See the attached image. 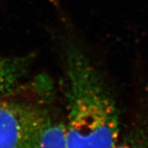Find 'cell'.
<instances>
[{
    "label": "cell",
    "mask_w": 148,
    "mask_h": 148,
    "mask_svg": "<svg viewBox=\"0 0 148 148\" xmlns=\"http://www.w3.org/2000/svg\"><path fill=\"white\" fill-rule=\"evenodd\" d=\"M68 148H114L119 110L104 69L77 43L65 49Z\"/></svg>",
    "instance_id": "1"
},
{
    "label": "cell",
    "mask_w": 148,
    "mask_h": 148,
    "mask_svg": "<svg viewBox=\"0 0 148 148\" xmlns=\"http://www.w3.org/2000/svg\"><path fill=\"white\" fill-rule=\"evenodd\" d=\"M114 148H136L134 147H132L131 145H127V144H120V145H118L117 144L116 146Z\"/></svg>",
    "instance_id": "5"
},
{
    "label": "cell",
    "mask_w": 148,
    "mask_h": 148,
    "mask_svg": "<svg viewBox=\"0 0 148 148\" xmlns=\"http://www.w3.org/2000/svg\"><path fill=\"white\" fill-rule=\"evenodd\" d=\"M32 62V55L0 54V98L9 97L21 88L29 75Z\"/></svg>",
    "instance_id": "3"
},
{
    "label": "cell",
    "mask_w": 148,
    "mask_h": 148,
    "mask_svg": "<svg viewBox=\"0 0 148 148\" xmlns=\"http://www.w3.org/2000/svg\"><path fill=\"white\" fill-rule=\"evenodd\" d=\"M51 119L39 104L0 98V148H40Z\"/></svg>",
    "instance_id": "2"
},
{
    "label": "cell",
    "mask_w": 148,
    "mask_h": 148,
    "mask_svg": "<svg viewBox=\"0 0 148 148\" xmlns=\"http://www.w3.org/2000/svg\"><path fill=\"white\" fill-rule=\"evenodd\" d=\"M40 148H68L65 124L53 119L43 133Z\"/></svg>",
    "instance_id": "4"
}]
</instances>
